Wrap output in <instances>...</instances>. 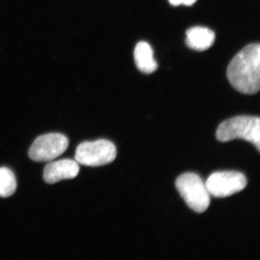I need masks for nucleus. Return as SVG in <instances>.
Instances as JSON below:
<instances>
[{
    "label": "nucleus",
    "mask_w": 260,
    "mask_h": 260,
    "mask_svg": "<svg viewBox=\"0 0 260 260\" xmlns=\"http://www.w3.org/2000/svg\"><path fill=\"white\" fill-rule=\"evenodd\" d=\"M229 83L240 93L252 95L259 90L260 46H246L234 56L227 70Z\"/></svg>",
    "instance_id": "obj_1"
},
{
    "label": "nucleus",
    "mask_w": 260,
    "mask_h": 260,
    "mask_svg": "<svg viewBox=\"0 0 260 260\" xmlns=\"http://www.w3.org/2000/svg\"><path fill=\"white\" fill-rule=\"evenodd\" d=\"M222 143L242 139L250 142L260 151V119L258 116H239L223 121L216 131Z\"/></svg>",
    "instance_id": "obj_2"
},
{
    "label": "nucleus",
    "mask_w": 260,
    "mask_h": 260,
    "mask_svg": "<svg viewBox=\"0 0 260 260\" xmlns=\"http://www.w3.org/2000/svg\"><path fill=\"white\" fill-rule=\"evenodd\" d=\"M176 187L191 210L198 213H204L208 210L210 194L199 175L186 173L179 176L176 181Z\"/></svg>",
    "instance_id": "obj_3"
},
{
    "label": "nucleus",
    "mask_w": 260,
    "mask_h": 260,
    "mask_svg": "<svg viewBox=\"0 0 260 260\" xmlns=\"http://www.w3.org/2000/svg\"><path fill=\"white\" fill-rule=\"evenodd\" d=\"M116 148L112 142L99 140L85 142L78 145L75 153V160L88 167H102L115 160Z\"/></svg>",
    "instance_id": "obj_4"
},
{
    "label": "nucleus",
    "mask_w": 260,
    "mask_h": 260,
    "mask_svg": "<svg viewBox=\"0 0 260 260\" xmlns=\"http://www.w3.org/2000/svg\"><path fill=\"white\" fill-rule=\"evenodd\" d=\"M69 140L65 135L50 133L35 140L29 149L30 158L37 162H49L66 151Z\"/></svg>",
    "instance_id": "obj_5"
},
{
    "label": "nucleus",
    "mask_w": 260,
    "mask_h": 260,
    "mask_svg": "<svg viewBox=\"0 0 260 260\" xmlns=\"http://www.w3.org/2000/svg\"><path fill=\"white\" fill-rule=\"evenodd\" d=\"M205 184L210 195L223 198L244 190L247 185V179L242 173L219 172L212 174Z\"/></svg>",
    "instance_id": "obj_6"
},
{
    "label": "nucleus",
    "mask_w": 260,
    "mask_h": 260,
    "mask_svg": "<svg viewBox=\"0 0 260 260\" xmlns=\"http://www.w3.org/2000/svg\"><path fill=\"white\" fill-rule=\"evenodd\" d=\"M78 162L70 159L49 162L44 171V179L48 184H55L64 179H74L79 173Z\"/></svg>",
    "instance_id": "obj_7"
},
{
    "label": "nucleus",
    "mask_w": 260,
    "mask_h": 260,
    "mask_svg": "<svg viewBox=\"0 0 260 260\" xmlns=\"http://www.w3.org/2000/svg\"><path fill=\"white\" fill-rule=\"evenodd\" d=\"M186 35V45L193 50H207L215 42V36L213 30L204 27L196 26L188 29Z\"/></svg>",
    "instance_id": "obj_8"
},
{
    "label": "nucleus",
    "mask_w": 260,
    "mask_h": 260,
    "mask_svg": "<svg viewBox=\"0 0 260 260\" xmlns=\"http://www.w3.org/2000/svg\"><path fill=\"white\" fill-rule=\"evenodd\" d=\"M134 56L137 68L145 74H151L158 68V64L154 59L153 49L147 42H140L137 44Z\"/></svg>",
    "instance_id": "obj_9"
},
{
    "label": "nucleus",
    "mask_w": 260,
    "mask_h": 260,
    "mask_svg": "<svg viewBox=\"0 0 260 260\" xmlns=\"http://www.w3.org/2000/svg\"><path fill=\"white\" fill-rule=\"evenodd\" d=\"M17 189L16 178L14 173L8 168H0V197L12 196Z\"/></svg>",
    "instance_id": "obj_10"
},
{
    "label": "nucleus",
    "mask_w": 260,
    "mask_h": 260,
    "mask_svg": "<svg viewBox=\"0 0 260 260\" xmlns=\"http://www.w3.org/2000/svg\"><path fill=\"white\" fill-rule=\"evenodd\" d=\"M171 5L174 6H178V5H184L187 6H191L196 3L197 0H169Z\"/></svg>",
    "instance_id": "obj_11"
}]
</instances>
